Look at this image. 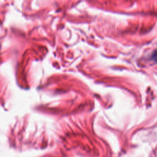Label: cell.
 Segmentation results:
<instances>
[{"label": "cell", "instance_id": "1", "mask_svg": "<svg viewBox=\"0 0 157 157\" xmlns=\"http://www.w3.org/2000/svg\"><path fill=\"white\" fill-rule=\"evenodd\" d=\"M151 59L155 61V62H157V50H155L152 55H151Z\"/></svg>", "mask_w": 157, "mask_h": 157}]
</instances>
